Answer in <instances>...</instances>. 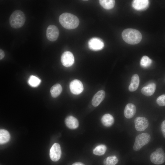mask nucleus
<instances>
[{"label": "nucleus", "instance_id": "27", "mask_svg": "<svg viewBox=\"0 0 165 165\" xmlns=\"http://www.w3.org/2000/svg\"><path fill=\"white\" fill-rule=\"evenodd\" d=\"M161 129L163 135L165 138V120L162 122L161 125Z\"/></svg>", "mask_w": 165, "mask_h": 165}, {"label": "nucleus", "instance_id": "21", "mask_svg": "<svg viewBox=\"0 0 165 165\" xmlns=\"http://www.w3.org/2000/svg\"><path fill=\"white\" fill-rule=\"evenodd\" d=\"M99 2L101 5L107 9L112 8L115 4V1L113 0H100Z\"/></svg>", "mask_w": 165, "mask_h": 165}, {"label": "nucleus", "instance_id": "19", "mask_svg": "<svg viewBox=\"0 0 165 165\" xmlns=\"http://www.w3.org/2000/svg\"><path fill=\"white\" fill-rule=\"evenodd\" d=\"M10 136L9 132L5 129L0 130V143L1 144L6 143L9 141Z\"/></svg>", "mask_w": 165, "mask_h": 165}, {"label": "nucleus", "instance_id": "22", "mask_svg": "<svg viewBox=\"0 0 165 165\" xmlns=\"http://www.w3.org/2000/svg\"><path fill=\"white\" fill-rule=\"evenodd\" d=\"M118 162L117 158L115 156H108L104 160L103 165H115Z\"/></svg>", "mask_w": 165, "mask_h": 165}, {"label": "nucleus", "instance_id": "7", "mask_svg": "<svg viewBox=\"0 0 165 165\" xmlns=\"http://www.w3.org/2000/svg\"><path fill=\"white\" fill-rule=\"evenodd\" d=\"M59 31L58 28L55 25H49L46 30V36L47 38L51 41H56L58 37Z\"/></svg>", "mask_w": 165, "mask_h": 165}, {"label": "nucleus", "instance_id": "25", "mask_svg": "<svg viewBox=\"0 0 165 165\" xmlns=\"http://www.w3.org/2000/svg\"><path fill=\"white\" fill-rule=\"evenodd\" d=\"M152 63V61L146 56H143L140 61V64L143 68H146L150 66Z\"/></svg>", "mask_w": 165, "mask_h": 165}, {"label": "nucleus", "instance_id": "4", "mask_svg": "<svg viewBox=\"0 0 165 165\" xmlns=\"http://www.w3.org/2000/svg\"><path fill=\"white\" fill-rule=\"evenodd\" d=\"M151 137L147 133H143L138 135L136 137L133 148L134 150L138 151L150 141Z\"/></svg>", "mask_w": 165, "mask_h": 165}, {"label": "nucleus", "instance_id": "10", "mask_svg": "<svg viewBox=\"0 0 165 165\" xmlns=\"http://www.w3.org/2000/svg\"><path fill=\"white\" fill-rule=\"evenodd\" d=\"M61 61L63 66L67 67H69L73 64L74 62V57L71 52L66 51L62 54Z\"/></svg>", "mask_w": 165, "mask_h": 165}, {"label": "nucleus", "instance_id": "3", "mask_svg": "<svg viewBox=\"0 0 165 165\" xmlns=\"http://www.w3.org/2000/svg\"><path fill=\"white\" fill-rule=\"evenodd\" d=\"M9 20L12 27L14 28H19L21 27L25 22V16L21 11L17 10L12 13Z\"/></svg>", "mask_w": 165, "mask_h": 165}, {"label": "nucleus", "instance_id": "11", "mask_svg": "<svg viewBox=\"0 0 165 165\" xmlns=\"http://www.w3.org/2000/svg\"><path fill=\"white\" fill-rule=\"evenodd\" d=\"M70 89L71 92L75 94H79L82 92L83 86L81 82L78 79H74L70 83Z\"/></svg>", "mask_w": 165, "mask_h": 165}, {"label": "nucleus", "instance_id": "17", "mask_svg": "<svg viewBox=\"0 0 165 165\" xmlns=\"http://www.w3.org/2000/svg\"><path fill=\"white\" fill-rule=\"evenodd\" d=\"M139 78L138 75L135 74L132 76L128 90L130 92H133L138 88L139 84Z\"/></svg>", "mask_w": 165, "mask_h": 165}, {"label": "nucleus", "instance_id": "18", "mask_svg": "<svg viewBox=\"0 0 165 165\" xmlns=\"http://www.w3.org/2000/svg\"><path fill=\"white\" fill-rule=\"evenodd\" d=\"M102 124L106 127L111 126L113 124L114 120L113 116L109 114H106L104 115L101 119Z\"/></svg>", "mask_w": 165, "mask_h": 165}, {"label": "nucleus", "instance_id": "8", "mask_svg": "<svg viewBox=\"0 0 165 165\" xmlns=\"http://www.w3.org/2000/svg\"><path fill=\"white\" fill-rule=\"evenodd\" d=\"M134 122L135 129L138 131L145 130L149 125L147 119L144 117H137L135 118Z\"/></svg>", "mask_w": 165, "mask_h": 165}, {"label": "nucleus", "instance_id": "1", "mask_svg": "<svg viewBox=\"0 0 165 165\" xmlns=\"http://www.w3.org/2000/svg\"><path fill=\"white\" fill-rule=\"evenodd\" d=\"M59 20L61 25L67 29H72L76 28L79 23V19L76 16L68 13L61 14Z\"/></svg>", "mask_w": 165, "mask_h": 165}, {"label": "nucleus", "instance_id": "20", "mask_svg": "<svg viewBox=\"0 0 165 165\" xmlns=\"http://www.w3.org/2000/svg\"><path fill=\"white\" fill-rule=\"evenodd\" d=\"M62 90L61 85L59 84H56L51 88L50 91L53 97H57L61 93Z\"/></svg>", "mask_w": 165, "mask_h": 165}, {"label": "nucleus", "instance_id": "14", "mask_svg": "<svg viewBox=\"0 0 165 165\" xmlns=\"http://www.w3.org/2000/svg\"><path fill=\"white\" fill-rule=\"evenodd\" d=\"M105 95V92L103 90L97 92L93 97L92 101L93 105L94 107L98 106L104 99Z\"/></svg>", "mask_w": 165, "mask_h": 165}, {"label": "nucleus", "instance_id": "12", "mask_svg": "<svg viewBox=\"0 0 165 165\" xmlns=\"http://www.w3.org/2000/svg\"><path fill=\"white\" fill-rule=\"evenodd\" d=\"M136 112L135 106L132 103H128L126 105L124 108V115L127 118L130 119L134 116Z\"/></svg>", "mask_w": 165, "mask_h": 165}, {"label": "nucleus", "instance_id": "6", "mask_svg": "<svg viewBox=\"0 0 165 165\" xmlns=\"http://www.w3.org/2000/svg\"><path fill=\"white\" fill-rule=\"evenodd\" d=\"M61 155V151L60 145L55 143L50 150V159L53 161H58Z\"/></svg>", "mask_w": 165, "mask_h": 165}, {"label": "nucleus", "instance_id": "26", "mask_svg": "<svg viewBox=\"0 0 165 165\" xmlns=\"http://www.w3.org/2000/svg\"><path fill=\"white\" fill-rule=\"evenodd\" d=\"M156 103L160 106H165V94H163L159 96L156 100Z\"/></svg>", "mask_w": 165, "mask_h": 165}, {"label": "nucleus", "instance_id": "24", "mask_svg": "<svg viewBox=\"0 0 165 165\" xmlns=\"http://www.w3.org/2000/svg\"><path fill=\"white\" fill-rule=\"evenodd\" d=\"M29 84L32 87H36L38 86L41 83V80L34 75H31L28 80Z\"/></svg>", "mask_w": 165, "mask_h": 165}, {"label": "nucleus", "instance_id": "23", "mask_svg": "<svg viewBox=\"0 0 165 165\" xmlns=\"http://www.w3.org/2000/svg\"><path fill=\"white\" fill-rule=\"evenodd\" d=\"M107 150L104 145H100L96 147L93 150V153L96 155L101 156L104 154Z\"/></svg>", "mask_w": 165, "mask_h": 165}, {"label": "nucleus", "instance_id": "16", "mask_svg": "<svg viewBox=\"0 0 165 165\" xmlns=\"http://www.w3.org/2000/svg\"><path fill=\"white\" fill-rule=\"evenodd\" d=\"M156 89V85L154 83L148 84L143 87L141 90L142 93L145 95L150 96L153 94Z\"/></svg>", "mask_w": 165, "mask_h": 165}, {"label": "nucleus", "instance_id": "29", "mask_svg": "<svg viewBox=\"0 0 165 165\" xmlns=\"http://www.w3.org/2000/svg\"><path fill=\"white\" fill-rule=\"evenodd\" d=\"M72 165H85L83 163L81 162H76L73 163Z\"/></svg>", "mask_w": 165, "mask_h": 165}, {"label": "nucleus", "instance_id": "9", "mask_svg": "<svg viewBox=\"0 0 165 165\" xmlns=\"http://www.w3.org/2000/svg\"><path fill=\"white\" fill-rule=\"evenodd\" d=\"M89 48L94 51H97L102 49L104 46V43L100 38L94 37L91 38L88 41Z\"/></svg>", "mask_w": 165, "mask_h": 165}, {"label": "nucleus", "instance_id": "2", "mask_svg": "<svg viewBox=\"0 0 165 165\" xmlns=\"http://www.w3.org/2000/svg\"><path fill=\"white\" fill-rule=\"evenodd\" d=\"M123 39L127 43L132 45L137 44L140 42L142 39L140 32L135 29L128 28L122 32Z\"/></svg>", "mask_w": 165, "mask_h": 165}, {"label": "nucleus", "instance_id": "13", "mask_svg": "<svg viewBox=\"0 0 165 165\" xmlns=\"http://www.w3.org/2000/svg\"><path fill=\"white\" fill-rule=\"evenodd\" d=\"M149 5L148 0H135L132 2V6L134 9L138 10H144L146 9Z\"/></svg>", "mask_w": 165, "mask_h": 165}, {"label": "nucleus", "instance_id": "15", "mask_svg": "<svg viewBox=\"0 0 165 165\" xmlns=\"http://www.w3.org/2000/svg\"><path fill=\"white\" fill-rule=\"evenodd\" d=\"M65 123L66 126L71 129L77 128L79 125L77 119L74 116H69L66 118Z\"/></svg>", "mask_w": 165, "mask_h": 165}, {"label": "nucleus", "instance_id": "5", "mask_svg": "<svg viewBox=\"0 0 165 165\" xmlns=\"http://www.w3.org/2000/svg\"><path fill=\"white\" fill-rule=\"evenodd\" d=\"M150 159L151 162L155 164L163 163L165 161V153L164 151L161 148H157L151 154Z\"/></svg>", "mask_w": 165, "mask_h": 165}, {"label": "nucleus", "instance_id": "28", "mask_svg": "<svg viewBox=\"0 0 165 165\" xmlns=\"http://www.w3.org/2000/svg\"><path fill=\"white\" fill-rule=\"evenodd\" d=\"M5 53L4 51L1 49H0V59L1 60L4 57Z\"/></svg>", "mask_w": 165, "mask_h": 165}]
</instances>
